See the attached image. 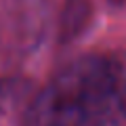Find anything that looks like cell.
Here are the masks:
<instances>
[{"instance_id":"cell-3","label":"cell","mask_w":126,"mask_h":126,"mask_svg":"<svg viewBox=\"0 0 126 126\" xmlns=\"http://www.w3.org/2000/svg\"><path fill=\"white\" fill-rule=\"evenodd\" d=\"M46 0H6L0 6V59H21L44 38Z\"/></svg>"},{"instance_id":"cell-4","label":"cell","mask_w":126,"mask_h":126,"mask_svg":"<svg viewBox=\"0 0 126 126\" xmlns=\"http://www.w3.org/2000/svg\"><path fill=\"white\" fill-rule=\"evenodd\" d=\"M69 11L63 17V34L74 36L80 30V21H86V2L84 0H67Z\"/></svg>"},{"instance_id":"cell-2","label":"cell","mask_w":126,"mask_h":126,"mask_svg":"<svg viewBox=\"0 0 126 126\" xmlns=\"http://www.w3.org/2000/svg\"><path fill=\"white\" fill-rule=\"evenodd\" d=\"M88 126H126V50L99 55L90 86Z\"/></svg>"},{"instance_id":"cell-1","label":"cell","mask_w":126,"mask_h":126,"mask_svg":"<svg viewBox=\"0 0 126 126\" xmlns=\"http://www.w3.org/2000/svg\"><path fill=\"white\" fill-rule=\"evenodd\" d=\"M99 55L76 59L30 101L21 126H88L90 86Z\"/></svg>"}]
</instances>
